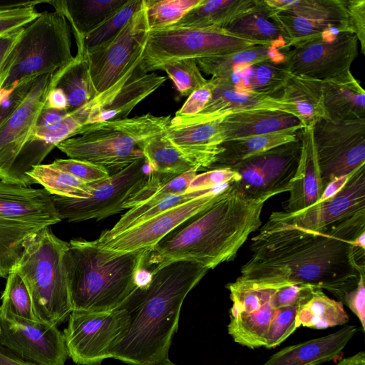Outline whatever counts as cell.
Here are the masks:
<instances>
[{
    "label": "cell",
    "instance_id": "cell-1",
    "mask_svg": "<svg viewBox=\"0 0 365 365\" xmlns=\"http://www.w3.org/2000/svg\"><path fill=\"white\" fill-rule=\"evenodd\" d=\"M258 231L238 280L309 284L343 304L365 273L364 250L354 243L359 230L349 219L316 232L266 222Z\"/></svg>",
    "mask_w": 365,
    "mask_h": 365
},
{
    "label": "cell",
    "instance_id": "cell-2",
    "mask_svg": "<svg viewBox=\"0 0 365 365\" xmlns=\"http://www.w3.org/2000/svg\"><path fill=\"white\" fill-rule=\"evenodd\" d=\"M208 270L190 261L155 267L148 284L138 287L118 307L125 311L128 323L110 358L128 365H155L168 359L182 303Z\"/></svg>",
    "mask_w": 365,
    "mask_h": 365
},
{
    "label": "cell",
    "instance_id": "cell-3",
    "mask_svg": "<svg viewBox=\"0 0 365 365\" xmlns=\"http://www.w3.org/2000/svg\"><path fill=\"white\" fill-rule=\"evenodd\" d=\"M271 197H249L232 182L227 196L153 246L145 264L190 261L210 269L232 260L250 235L262 226V211Z\"/></svg>",
    "mask_w": 365,
    "mask_h": 365
},
{
    "label": "cell",
    "instance_id": "cell-4",
    "mask_svg": "<svg viewBox=\"0 0 365 365\" xmlns=\"http://www.w3.org/2000/svg\"><path fill=\"white\" fill-rule=\"evenodd\" d=\"M151 248L112 252L91 241L73 239L63 262L73 310L110 312L138 287L136 277Z\"/></svg>",
    "mask_w": 365,
    "mask_h": 365
},
{
    "label": "cell",
    "instance_id": "cell-5",
    "mask_svg": "<svg viewBox=\"0 0 365 365\" xmlns=\"http://www.w3.org/2000/svg\"><path fill=\"white\" fill-rule=\"evenodd\" d=\"M170 115L150 113L83 126L78 137L68 138L56 148L70 158L85 160L112 175L144 158L143 148L150 138L163 133Z\"/></svg>",
    "mask_w": 365,
    "mask_h": 365
},
{
    "label": "cell",
    "instance_id": "cell-6",
    "mask_svg": "<svg viewBox=\"0 0 365 365\" xmlns=\"http://www.w3.org/2000/svg\"><path fill=\"white\" fill-rule=\"evenodd\" d=\"M68 247L50 227L43 228L25 241L12 269L28 288L36 319L57 327L73 311L63 262Z\"/></svg>",
    "mask_w": 365,
    "mask_h": 365
},
{
    "label": "cell",
    "instance_id": "cell-7",
    "mask_svg": "<svg viewBox=\"0 0 365 365\" xmlns=\"http://www.w3.org/2000/svg\"><path fill=\"white\" fill-rule=\"evenodd\" d=\"M71 27L58 11H44L24 28L21 37L0 73V88L11 89L22 82L54 74L70 63Z\"/></svg>",
    "mask_w": 365,
    "mask_h": 365
},
{
    "label": "cell",
    "instance_id": "cell-8",
    "mask_svg": "<svg viewBox=\"0 0 365 365\" xmlns=\"http://www.w3.org/2000/svg\"><path fill=\"white\" fill-rule=\"evenodd\" d=\"M61 221L44 188L0 180V278H6L14 269L28 238Z\"/></svg>",
    "mask_w": 365,
    "mask_h": 365
},
{
    "label": "cell",
    "instance_id": "cell-9",
    "mask_svg": "<svg viewBox=\"0 0 365 365\" xmlns=\"http://www.w3.org/2000/svg\"><path fill=\"white\" fill-rule=\"evenodd\" d=\"M258 45H269L237 36L220 27L172 26L150 30L138 69L153 72L163 64L232 53Z\"/></svg>",
    "mask_w": 365,
    "mask_h": 365
},
{
    "label": "cell",
    "instance_id": "cell-10",
    "mask_svg": "<svg viewBox=\"0 0 365 365\" xmlns=\"http://www.w3.org/2000/svg\"><path fill=\"white\" fill-rule=\"evenodd\" d=\"M153 172L145 158L91 184V194L86 199L51 195L60 218L68 222L98 220L125 210V203L146 183Z\"/></svg>",
    "mask_w": 365,
    "mask_h": 365
},
{
    "label": "cell",
    "instance_id": "cell-11",
    "mask_svg": "<svg viewBox=\"0 0 365 365\" xmlns=\"http://www.w3.org/2000/svg\"><path fill=\"white\" fill-rule=\"evenodd\" d=\"M312 133L324 189L365 164V118H322Z\"/></svg>",
    "mask_w": 365,
    "mask_h": 365
},
{
    "label": "cell",
    "instance_id": "cell-12",
    "mask_svg": "<svg viewBox=\"0 0 365 365\" xmlns=\"http://www.w3.org/2000/svg\"><path fill=\"white\" fill-rule=\"evenodd\" d=\"M63 334L68 356L78 365H100L125 331L124 309L91 312L73 310Z\"/></svg>",
    "mask_w": 365,
    "mask_h": 365
},
{
    "label": "cell",
    "instance_id": "cell-13",
    "mask_svg": "<svg viewBox=\"0 0 365 365\" xmlns=\"http://www.w3.org/2000/svg\"><path fill=\"white\" fill-rule=\"evenodd\" d=\"M149 31L145 1L143 7L112 40L86 55L96 96L113 86L132 67L138 66Z\"/></svg>",
    "mask_w": 365,
    "mask_h": 365
},
{
    "label": "cell",
    "instance_id": "cell-14",
    "mask_svg": "<svg viewBox=\"0 0 365 365\" xmlns=\"http://www.w3.org/2000/svg\"><path fill=\"white\" fill-rule=\"evenodd\" d=\"M302 149V135L283 144L248 158L230 167L240 175L235 187L251 198L274 197L289 192Z\"/></svg>",
    "mask_w": 365,
    "mask_h": 365
},
{
    "label": "cell",
    "instance_id": "cell-15",
    "mask_svg": "<svg viewBox=\"0 0 365 365\" xmlns=\"http://www.w3.org/2000/svg\"><path fill=\"white\" fill-rule=\"evenodd\" d=\"M0 344L40 365H65L68 353L58 327L14 314L0 305Z\"/></svg>",
    "mask_w": 365,
    "mask_h": 365
},
{
    "label": "cell",
    "instance_id": "cell-16",
    "mask_svg": "<svg viewBox=\"0 0 365 365\" xmlns=\"http://www.w3.org/2000/svg\"><path fill=\"white\" fill-rule=\"evenodd\" d=\"M354 34L344 33L327 41L319 36L297 43L284 51V68L292 76L327 81L350 71L359 53Z\"/></svg>",
    "mask_w": 365,
    "mask_h": 365
},
{
    "label": "cell",
    "instance_id": "cell-17",
    "mask_svg": "<svg viewBox=\"0 0 365 365\" xmlns=\"http://www.w3.org/2000/svg\"><path fill=\"white\" fill-rule=\"evenodd\" d=\"M232 184L222 185L209 194L168 210L106 241L91 242L102 249L118 253L152 248L179 225L209 209L227 196L231 190Z\"/></svg>",
    "mask_w": 365,
    "mask_h": 365
},
{
    "label": "cell",
    "instance_id": "cell-18",
    "mask_svg": "<svg viewBox=\"0 0 365 365\" xmlns=\"http://www.w3.org/2000/svg\"><path fill=\"white\" fill-rule=\"evenodd\" d=\"M363 210H365V164L354 171L344 187L332 197L295 212L274 211L266 223L316 232Z\"/></svg>",
    "mask_w": 365,
    "mask_h": 365
},
{
    "label": "cell",
    "instance_id": "cell-19",
    "mask_svg": "<svg viewBox=\"0 0 365 365\" xmlns=\"http://www.w3.org/2000/svg\"><path fill=\"white\" fill-rule=\"evenodd\" d=\"M53 74L38 77L0 126V180L8 182L17 157L27 143L44 107Z\"/></svg>",
    "mask_w": 365,
    "mask_h": 365
},
{
    "label": "cell",
    "instance_id": "cell-20",
    "mask_svg": "<svg viewBox=\"0 0 365 365\" xmlns=\"http://www.w3.org/2000/svg\"><path fill=\"white\" fill-rule=\"evenodd\" d=\"M166 80L165 76L154 72L141 73L137 66H133L120 79L108 101L99 105L93 99L90 101L86 125L128 118L131 111Z\"/></svg>",
    "mask_w": 365,
    "mask_h": 365
},
{
    "label": "cell",
    "instance_id": "cell-21",
    "mask_svg": "<svg viewBox=\"0 0 365 365\" xmlns=\"http://www.w3.org/2000/svg\"><path fill=\"white\" fill-rule=\"evenodd\" d=\"M269 109L284 111L278 97L237 89L225 78H217L212 97L205 108L191 117L175 116L170 125H183L222 119L243 111Z\"/></svg>",
    "mask_w": 365,
    "mask_h": 365
},
{
    "label": "cell",
    "instance_id": "cell-22",
    "mask_svg": "<svg viewBox=\"0 0 365 365\" xmlns=\"http://www.w3.org/2000/svg\"><path fill=\"white\" fill-rule=\"evenodd\" d=\"M357 331L356 325H345L331 334L285 346L260 365H322L336 360Z\"/></svg>",
    "mask_w": 365,
    "mask_h": 365
},
{
    "label": "cell",
    "instance_id": "cell-23",
    "mask_svg": "<svg viewBox=\"0 0 365 365\" xmlns=\"http://www.w3.org/2000/svg\"><path fill=\"white\" fill-rule=\"evenodd\" d=\"M312 127L302 129L300 157L284 207L285 212H298L316 204L324 190Z\"/></svg>",
    "mask_w": 365,
    "mask_h": 365
},
{
    "label": "cell",
    "instance_id": "cell-24",
    "mask_svg": "<svg viewBox=\"0 0 365 365\" xmlns=\"http://www.w3.org/2000/svg\"><path fill=\"white\" fill-rule=\"evenodd\" d=\"M220 127L225 141L295 127L304 128L294 115L282 110L269 109L229 114L222 119Z\"/></svg>",
    "mask_w": 365,
    "mask_h": 365
},
{
    "label": "cell",
    "instance_id": "cell-25",
    "mask_svg": "<svg viewBox=\"0 0 365 365\" xmlns=\"http://www.w3.org/2000/svg\"><path fill=\"white\" fill-rule=\"evenodd\" d=\"M278 99L284 110L297 118L304 128L329 118L324 106L322 81L292 76Z\"/></svg>",
    "mask_w": 365,
    "mask_h": 365
},
{
    "label": "cell",
    "instance_id": "cell-26",
    "mask_svg": "<svg viewBox=\"0 0 365 365\" xmlns=\"http://www.w3.org/2000/svg\"><path fill=\"white\" fill-rule=\"evenodd\" d=\"M323 101L329 118H365V91L351 71L322 81Z\"/></svg>",
    "mask_w": 365,
    "mask_h": 365
},
{
    "label": "cell",
    "instance_id": "cell-27",
    "mask_svg": "<svg viewBox=\"0 0 365 365\" xmlns=\"http://www.w3.org/2000/svg\"><path fill=\"white\" fill-rule=\"evenodd\" d=\"M127 0L47 1L67 19L74 35L77 49L84 38L101 24Z\"/></svg>",
    "mask_w": 365,
    "mask_h": 365
},
{
    "label": "cell",
    "instance_id": "cell-28",
    "mask_svg": "<svg viewBox=\"0 0 365 365\" xmlns=\"http://www.w3.org/2000/svg\"><path fill=\"white\" fill-rule=\"evenodd\" d=\"M264 6V0H202L175 26L226 29L242 16Z\"/></svg>",
    "mask_w": 365,
    "mask_h": 365
},
{
    "label": "cell",
    "instance_id": "cell-29",
    "mask_svg": "<svg viewBox=\"0 0 365 365\" xmlns=\"http://www.w3.org/2000/svg\"><path fill=\"white\" fill-rule=\"evenodd\" d=\"M303 127H295L272 133L249 136L225 141L223 148L212 167L230 168L255 155L298 139Z\"/></svg>",
    "mask_w": 365,
    "mask_h": 365
},
{
    "label": "cell",
    "instance_id": "cell-30",
    "mask_svg": "<svg viewBox=\"0 0 365 365\" xmlns=\"http://www.w3.org/2000/svg\"><path fill=\"white\" fill-rule=\"evenodd\" d=\"M264 1L270 11L281 10L309 20L342 26L354 34L349 20L346 0H264Z\"/></svg>",
    "mask_w": 365,
    "mask_h": 365
},
{
    "label": "cell",
    "instance_id": "cell-31",
    "mask_svg": "<svg viewBox=\"0 0 365 365\" xmlns=\"http://www.w3.org/2000/svg\"><path fill=\"white\" fill-rule=\"evenodd\" d=\"M222 119L183 125H170L165 131L168 140L182 151L196 154H216L225 142Z\"/></svg>",
    "mask_w": 365,
    "mask_h": 365
},
{
    "label": "cell",
    "instance_id": "cell-32",
    "mask_svg": "<svg viewBox=\"0 0 365 365\" xmlns=\"http://www.w3.org/2000/svg\"><path fill=\"white\" fill-rule=\"evenodd\" d=\"M284 52L273 45H258L232 53L196 59L201 71L212 77L225 78L234 67L270 61L282 64Z\"/></svg>",
    "mask_w": 365,
    "mask_h": 365
},
{
    "label": "cell",
    "instance_id": "cell-33",
    "mask_svg": "<svg viewBox=\"0 0 365 365\" xmlns=\"http://www.w3.org/2000/svg\"><path fill=\"white\" fill-rule=\"evenodd\" d=\"M275 309L269 302L253 312L230 310L229 335L235 343L248 349L264 347Z\"/></svg>",
    "mask_w": 365,
    "mask_h": 365
},
{
    "label": "cell",
    "instance_id": "cell-34",
    "mask_svg": "<svg viewBox=\"0 0 365 365\" xmlns=\"http://www.w3.org/2000/svg\"><path fill=\"white\" fill-rule=\"evenodd\" d=\"M51 85L63 91L69 111L82 107L96 96L86 55L76 54L70 63L53 74Z\"/></svg>",
    "mask_w": 365,
    "mask_h": 365
},
{
    "label": "cell",
    "instance_id": "cell-35",
    "mask_svg": "<svg viewBox=\"0 0 365 365\" xmlns=\"http://www.w3.org/2000/svg\"><path fill=\"white\" fill-rule=\"evenodd\" d=\"M349 321L344 304L329 297L322 289H317L307 302L299 307L296 317L298 328L302 326L314 329L344 325Z\"/></svg>",
    "mask_w": 365,
    "mask_h": 365
},
{
    "label": "cell",
    "instance_id": "cell-36",
    "mask_svg": "<svg viewBox=\"0 0 365 365\" xmlns=\"http://www.w3.org/2000/svg\"><path fill=\"white\" fill-rule=\"evenodd\" d=\"M220 186V185L207 190L188 191L182 194L173 195L156 203H144L130 208L121 216L120 220L111 229L103 231L94 241L96 242L106 241L128 228L168 210L177 207L200 196L209 194L215 190Z\"/></svg>",
    "mask_w": 365,
    "mask_h": 365
},
{
    "label": "cell",
    "instance_id": "cell-37",
    "mask_svg": "<svg viewBox=\"0 0 365 365\" xmlns=\"http://www.w3.org/2000/svg\"><path fill=\"white\" fill-rule=\"evenodd\" d=\"M143 152L152 170L158 173L178 175L194 168L200 170L188 155L168 140L165 132L149 139Z\"/></svg>",
    "mask_w": 365,
    "mask_h": 365
},
{
    "label": "cell",
    "instance_id": "cell-38",
    "mask_svg": "<svg viewBox=\"0 0 365 365\" xmlns=\"http://www.w3.org/2000/svg\"><path fill=\"white\" fill-rule=\"evenodd\" d=\"M27 175L40 184L51 195L86 199L91 194V184L56 167L52 163L33 167Z\"/></svg>",
    "mask_w": 365,
    "mask_h": 365
},
{
    "label": "cell",
    "instance_id": "cell-39",
    "mask_svg": "<svg viewBox=\"0 0 365 365\" xmlns=\"http://www.w3.org/2000/svg\"><path fill=\"white\" fill-rule=\"evenodd\" d=\"M269 12L264 4L262 9L242 16L226 29L237 36L287 51V41L279 27L269 18Z\"/></svg>",
    "mask_w": 365,
    "mask_h": 365
},
{
    "label": "cell",
    "instance_id": "cell-40",
    "mask_svg": "<svg viewBox=\"0 0 365 365\" xmlns=\"http://www.w3.org/2000/svg\"><path fill=\"white\" fill-rule=\"evenodd\" d=\"M145 0H127L83 39L78 55H87L112 40L144 6Z\"/></svg>",
    "mask_w": 365,
    "mask_h": 365
},
{
    "label": "cell",
    "instance_id": "cell-41",
    "mask_svg": "<svg viewBox=\"0 0 365 365\" xmlns=\"http://www.w3.org/2000/svg\"><path fill=\"white\" fill-rule=\"evenodd\" d=\"M150 30L172 26L178 23L202 0H145Z\"/></svg>",
    "mask_w": 365,
    "mask_h": 365
},
{
    "label": "cell",
    "instance_id": "cell-42",
    "mask_svg": "<svg viewBox=\"0 0 365 365\" xmlns=\"http://www.w3.org/2000/svg\"><path fill=\"white\" fill-rule=\"evenodd\" d=\"M292 75L282 64L270 61L252 66L250 90L255 93L278 97Z\"/></svg>",
    "mask_w": 365,
    "mask_h": 365
},
{
    "label": "cell",
    "instance_id": "cell-43",
    "mask_svg": "<svg viewBox=\"0 0 365 365\" xmlns=\"http://www.w3.org/2000/svg\"><path fill=\"white\" fill-rule=\"evenodd\" d=\"M157 70L164 71L168 74L181 96H189L207 81L196 60L192 58L170 61L161 65Z\"/></svg>",
    "mask_w": 365,
    "mask_h": 365
},
{
    "label": "cell",
    "instance_id": "cell-44",
    "mask_svg": "<svg viewBox=\"0 0 365 365\" xmlns=\"http://www.w3.org/2000/svg\"><path fill=\"white\" fill-rule=\"evenodd\" d=\"M0 299L1 306L14 314L26 319L36 320L28 288L16 271L11 270L7 275L5 288Z\"/></svg>",
    "mask_w": 365,
    "mask_h": 365
},
{
    "label": "cell",
    "instance_id": "cell-45",
    "mask_svg": "<svg viewBox=\"0 0 365 365\" xmlns=\"http://www.w3.org/2000/svg\"><path fill=\"white\" fill-rule=\"evenodd\" d=\"M44 1H31L0 6V38L24 28L39 15L36 4Z\"/></svg>",
    "mask_w": 365,
    "mask_h": 365
},
{
    "label": "cell",
    "instance_id": "cell-46",
    "mask_svg": "<svg viewBox=\"0 0 365 365\" xmlns=\"http://www.w3.org/2000/svg\"><path fill=\"white\" fill-rule=\"evenodd\" d=\"M277 284L269 301L271 306L274 309L299 307L307 302L317 289H321L304 283L283 282Z\"/></svg>",
    "mask_w": 365,
    "mask_h": 365
},
{
    "label": "cell",
    "instance_id": "cell-47",
    "mask_svg": "<svg viewBox=\"0 0 365 365\" xmlns=\"http://www.w3.org/2000/svg\"><path fill=\"white\" fill-rule=\"evenodd\" d=\"M298 308L293 306L275 309L268 330L266 349L277 347L298 329L296 322Z\"/></svg>",
    "mask_w": 365,
    "mask_h": 365
},
{
    "label": "cell",
    "instance_id": "cell-48",
    "mask_svg": "<svg viewBox=\"0 0 365 365\" xmlns=\"http://www.w3.org/2000/svg\"><path fill=\"white\" fill-rule=\"evenodd\" d=\"M51 163L88 184L102 181L110 175L106 169L85 160L56 159Z\"/></svg>",
    "mask_w": 365,
    "mask_h": 365
},
{
    "label": "cell",
    "instance_id": "cell-49",
    "mask_svg": "<svg viewBox=\"0 0 365 365\" xmlns=\"http://www.w3.org/2000/svg\"><path fill=\"white\" fill-rule=\"evenodd\" d=\"M239 179L238 173L231 168H217L197 174L191 180L187 192L210 189L223 184L237 182Z\"/></svg>",
    "mask_w": 365,
    "mask_h": 365
},
{
    "label": "cell",
    "instance_id": "cell-50",
    "mask_svg": "<svg viewBox=\"0 0 365 365\" xmlns=\"http://www.w3.org/2000/svg\"><path fill=\"white\" fill-rule=\"evenodd\" d=\"M216 81L217 78L212 77L205 85L192 91L175 116L191 117L199 114L210 101Z\"/></svg>",
    "mask_w": 365,
    "mask_h": 365
},
{
    "label": "cell",
    "instance_id": "cell-51",
    "mask_svg": "<svg viewBox=\"0 0 365 365\" xmlns=\"http://www.w3.org/2000/svg\"><path fill=\"white\" fill-rule=\"evenodd\" d=\"M349 20L360 45V51L365 54V0H346Z\"/></svg>",
    "mask_w": 365,
    "mask_h": 365
},
{
    "label": "cell",
    "instance_id": "cell-52",
    "mask_svg": "<svg viewBox=\"0 0 365 365\" xmlns=\"http://www.w3.org/2000/svg\"><path fill=\"white\" fill-rule=\"evenodd\" d=\"M365 273L360 274L356 286L346 296L343 304L346 305L358 318L362 331H365Z\"/></svg>",
    "mask_w": 365,
    "mask_h": 365
},
{
    "label": "cell",
    "instance_id": "cell-53",
    "mask_svg": "<svg viewBox=\"0 0 365 365\" xmlns=\"http://www.w3.org/2000/svg\"><path fill=\"white\" fill-rule=\"evenodd\" d=\"M68 113V110H57L43 107L29 138L56 130L62 124Z\"/></svg>",
    "mask_w": 365,
    "mask_h": 365
},
{
    "label": "cell",
    "instance_id": "cell-54",
    "mask_svg": "<svg viewBox=\"0 0 365 365\" xmlns=\"http://www.w3.org/2000/svg\"><path fill=\"white\" fill-rule=\"evenodd\" d=\"M36 79L19 83L12 93L0 104V126L21 103Z\"/></svg>",
    "mask_w": 365,
    "mask_h": 365
},
{
    "label": "cell",
    "instance_id": "cell-55",
    "mask_svg": "<svg viewBox=\"0 0 365 365\" xmlns=\"http://www.w3.org/2000/svg\"><path fill=\"white\" fill-rule=\"evenodd\" d=\"M24 28L0 38V73L10 53L20 40Z\"/></svg>",
    "mask_w": 365,
    "mask_h": 365
},
{
    "label": "cell",
    "instance_id": "cell-56",
    "mask_svg": "<svg viewBox=\"0 0 365 365\" xmlns=\"http://www.w3.org/2000/svg\"><path fill=\"white\" fill-rule=\"evenodd\" d=\"M44 108L57 110H68V99L63 91L58 87L51 88L46 99Z\"/></svg>",
    "mask_w": 365,
    "mask_h": 365
},
{
    "label": "cell",
    "instance_id": "cell-57",
    "mask_svg": "<svg viewBox=\"0 0 365 365\" xmlns=\"http://www.w3.org/2000/svg\"><path fill=\"white\" fill-rule=\"evenodd\" d=\"M354 172L341 176L330 182L324 189L318 202H324L337 194L346 184Z\"/></svg>",
    "mask_w": 365,
    "mask_h": 365
},
{
    "label": "cell",
    "instance_id": "cell-58",
    "mask_svg": "<svg viewBox=\"0 0 365 365\" xmlns=\"http://www.w3.org/2000/svg\"><path fill=\"white\" fill-rule=\"evenodd\" d=\"M0 365H40L24 360L0 344Z\"/></svg>",
    "mask_w": 365,
    "mask_h": 365
},
{
    "label": "cell",
    "instance_id": "cell-59",
    "mask_svg": "<svg viewBox=\"0 0 365 365\" xmlns=\"http://www.w3.org/2000/svg\"><path fill=\"white\" fill-rule=\"evenodd\" d=\"M336 365H365V351H360L351 356L343 358Z\"/></svg>",
    "mask_w": 365,
    "mask_h": 365
},
{
    "label": "cell",
    "instance_id": "cell-60",
    "mask_svg": "<svg viewBox=\"0 0 365 365\" xmlns=\"http://www.w3.org/2000/svg\"><path fill=\"white\" fill-rule=\"evenodd\" d=\"M16 86L11 89H4L0 88V104L12 93Z\"/></svg>",
    "mask_w": 365,
    "mask_h": 365
},
{
    "label": "cell",
    "instance_id": "cell-61",
    "mask_svg": "<svg viewBox=\"0 0 365 365\" xmlns=\"http://www.w3.org/2000/svg\"><path fill=\"white\" fill-rule=\"evenodd\" d=\"M155 365H178V364L173 363L172 361H170L169 360V359H165L158 364H156Z\"/></svg>",
    "mask_w": 365,
    "mask_h": 365
},
{
    "label": "cell",
    "instance_id": "cell-62",
    "mask_svg": "<svg viewBox=\"0 0 365 365\" xmlns=\"http://www.w3.org/2000/svg\"><path fill=\"white\" fill-rule=\"evenodd\" d=\"M1 326H0V334H1Z\"/></svg>",
    "mask_w": 365,
    "mask_h": 365
}]
</instances>
